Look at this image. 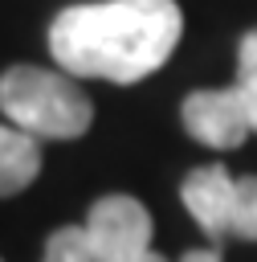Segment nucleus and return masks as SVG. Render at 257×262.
Returning a JSON list of instances; mask_svg holds the SVG:
<instances>
[{
    "label": "nucleus",
    "instance_id": "f03ea898",
    "mask_svg": "<svg viewBox=\"0 0 257 262\" xmlns=\"http://www.w3.org/2000/svg\"><path fill=\"white\" fill-rule=\"evenodd\" d=\"M0 111L37 139H78L94 123V102L73 74L45 66H8L0 74Z\"/></svg>",
    "mask_w": 257,
    "mask_h": 262
},
{
    "label": "nucleus",
    "instance_id": "f8f14e48",
    "mask_svg": "<svg viewBox=\"0 0 257 262\" xmlns=\"http://www.w3.org/2000/svg\"><path fill=\"white\" fill-rule=\"evenodd\" d=\"M135 262H171V258H163V254H155V250H143Z\"/></svg>",
    "mask_w": 257,
    "mask_h": 262
},
{
    "label": "nucleus",
    "instance_id": "f257e3e1",
    "mask_svg": "<svg viewBox=\"0 0 257 262\" xmlns=\"http://www.w3.org/2000/svg\"><path fill=\"white\" fill-rule=\"evenodd\" d=\"M184 16L175 0H94L69 4L49 25V53L73 78L131 86L151 78L179 45Z\"/></svg>",
    "mask_w": 257,
    "mask_h": 262
},
{
    "label": "nucleus",
    "instance_id": "7ed1b4c3",
    "mask_svg": "<svg viewBox=\"0 0 257 262\" xmlns=\"http://www.w3.org/2000/svg\"><path fill=\"white\" fill-rule=\"evenodd\" d=\"M86 229L102 262H135L151 250V213L126 192L98 196L86 213Z\"/></svg>",
    "mask_w": 257,
    "mask_h": 262
},
{
    "label": "nucleus",
    "instance_id": "6e6552de",
    "mask_svg": "<svg viewBox=\"0 0 257 262\" xmlns=\"http://www.w3.org/2000/svg\"><path fill=\"white\" fill-rule=\"evenodd\" d=\"M228 237L257 242V176H237V184H233V217H228Z\"/></svg>",
    "mask_w": 257,
    "mask_h": 262
},
{
    "label": "nucleus",
    "instance_id": "0eeeda50",
    "mask_svg": "<svg viewBox=\"0 0 257 262\" xmlns=\"http://www.w3.org/2000/svg\"><path fill=\"white\" fill-rule=\"evenodd\" d=\"M41 262H102V258H98L86 225H61V229L49 233Z\"/></svg>",
    "mask_w": 257,
    "mask_h": 262
},
{
    "label": "nucleus",
    "instance_id": "9b49d317",
    "mask_svg": "<svg viewBox=\"0 0 257 262\" xmlns=\"http://www.w3.org/2000/svg\"><path fill=\"white\" fill-rule=\"evenodd\" d=\"M179 262H224V258H220V250H216V246H208V250H184V254H179Z\"/></svg>",
    "mask_w": 257,
    "mask_h": 262
},
{
    "label": "nucleus",
    "instance_id": "1a4fd4ad",
    "mask_svg": "<svg viewBox=\"0 0 257 262\" xmlns=\"http://www.w3.org/2000/svg\"><path fill=\"white\" fill-rule=\"evenodd\" d=\"M237 94L245 102V115H249V127L257 131V70H237Z\"/></svg>",
    "mask_w": 257,
    "mask_h": 262
},
{
    "label": "nucleus",
    "instance_id": "20e7f679",
    "mask_svg": "<svg viewBox=\"0 0 257 262\" xmlns=\"http://www.w3.org/2000/svg\"><path fill=\"white\" fill-rule=\"evenodd\" d=\"M179 119H184V131L196 143L216 147V151L241 147L253 135L237 86H224V90H192L184 98V106H179Z\"/></svg>",
    "mask_w": 257,
    "mask_h": 262
},
{
    "label": "nucleus",
    "instance_id": "423d86ee",
    "mask_svg": "<svg viewBox=\"0 0 257 262\" xmlns=\"http://www.w3.org/2000/svg\"><path fill=\"white\" fill-rule=\"evenodd\" d=\"M41 172V139L16 123H0V196L24 192Z\"/></svg>",
    "mask_w": 257,
    "mask_h": 262
},
{
    "label": "nucleus",
    "instance_id": "39448f33",
    "mask_svg": "<svg viewBox=\"0 0 257 262\" xmlns=\"http://www.w3.org/2000/svg\"><path fill=\"white\" fill-rule=\"evenodd\" d=\"M233 184L237 176L220 164H208V168H196L184 176L179 184V201L184 209L192 213V221L204 229V237L216 246L220 237H228V217H233Z\"/></svg>",
    "mask_w": 257,
    "mask_h": 262
},
{
    "label": "nucleus",
    "instance_id": "9d476101",
    "mask_svg": "<svg viewBox=\"0 0 257 262\" xmlns=\"http://www.w3.org/2000/svg\"><path fill=\"white\" fill-rule=\"evenodd\" d=\"M237 70H257V29H249L237 45Z\"/></svg>",
    "mask_w": 257,
    "mask_h": 262
}]
</instances>
